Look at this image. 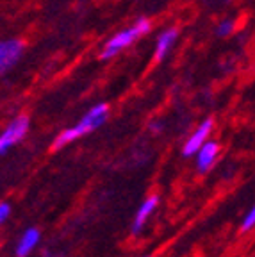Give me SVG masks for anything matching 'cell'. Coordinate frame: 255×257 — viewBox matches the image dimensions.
<instances>
[{"label":"cell","mask_w":255,"mask_h":257,"mask_svg":"<svg viewBox=\"0 0 255 257\" xmlns=\"http://www.w3.org/2000/svg\"><path fill=\"white\" fill-rule=\"evenodd\" d=\"M177 34H179L177 29H168V31H164L159 36L157 45H156V59L157 61H163L164 56L170 52V48L173 47V43H175V40H177Z\"/></svg>","instance_id":"9"},{"label":"cell","mask_w":255,"mask_h":257,"mask_svg":"<svg viewBox=\"0 0 255 257\" xmlns=\"http://www.w3.org/2000/svg\"><path fill=\"white\" fill-rule=\"evenodd\" d=\"M218 145L214 141H207L203 145L198 152V157H196V166H198L200 172H205L207 168H211L212 163L216 161V156H218Z\"/></svg>","instance_id":"8"},{"label":"cell","mask_w":255,"mask_h":257,"mask_svg":"<svg viewBox=\"0 0 255 257\" xmlns=\"http://www.w3.org/2000/svg\"><path fill=\"white\" fill-rule=\"evenodd\" d=\"M40 230L38 229H29L22 234L20 241H18V245H16V255L18 257H27L29 253L34 250V246L38 245V241H40Z\"/></svg>","instance_id":"7"},{"label":"cell","mask_w":255,"mask_h":257,"mask_svg":"<svg viewBox=\"0 0 255 257\" xmlns=\"http://www.w3.org/2000/svg\"><path fill=\"white\" fill-rule=\"evenodd\" d=\"M107 112H109L107 104H96L95 107L89 109L88 114H86L75 127L66 128V131H63V133L56 138V141H54V145H52V150L63 149L64 145L72 143V141H75L77 138H80V136H84V134H88V133H91V131H95V128H98L100 125L105 121V118H107Z\"/></svg>","instance_id":"1"},{"label":"cell","mask_w":255,"mask_h":257,"mask_svg":"<svg viewBox=\"0 0 255 257\" xmlns=\"http://www.w3.org/2000/svg\"><path fill=\"white\" fill-rule=\"evenodd\" d=\"M9 213H11V205H9L8 202H2V205H0V221H2V223L8 220Z\"/></svg>","instance_id":"12"},{"label":"cell","mask_w":255,"mask_h":257,"mask_svg":"<svg viewBox=\"0 0 255 257\" xmlns=\"http://www.w3.org/2000/svg\"><path fill=\"white\" fill-rule=\"evenodd\" d=\"M150 128H152V131H156V133H159V131H161V123H152Z\"/></svg>","instance_id":"13"},{"label":"cell","mask_w":255,"mask_h":257,"mask_svg":"<svg viewBox=\"0 0 255 257\" xmlns=\"http://www.w3.org/2000/svg\"><path fill=\"white\" fill-rule=\"evenodd\" d=\"M24 48H25V45H24V41H20V40L2 41V45H0V72L6 73L20 61Z\"/></svg>","instance_id":"4"},{"label":"cell","mask_w":255,"mask_h":257,"mask_svg":"<svg viewBox=\"0 0 255 257\" xmlns=\"http://www.w3.org/2000/svg\"><path fill=\"white\" fill-rule=\"evenodd\" d=\"M29 131V118L27 116H16L11 120V123L6 127V131L0 136V152L6 154L13 145L22 141Z\"/></svg>","instance_id":"3"},{"label":"cell","mask_w":255,"mask_h":257,"mask_svg":"<svg viewBox=\"0 0 255 257\" xmlns=\"http://www.w3.org/2000/svg\"><path fill=\"white\" fill-rule=\"evenodd\" d=\"M157 204H159V197H156V195H154V197H148L147 200L140 205V209H138V214H136V218H134V223H132V232H134V234L141 232V229H143L145 223H147L148 216L154 213V209L157 207Z\"/></svg>","instance_id":"6"},{"label":"cell","mask_w":255,"mask_h":257,"mask_svg":"<svg viewBox=\"0 0 255 257\" xmlns=\"http://www.w3.org/2000/svg\"><path fill=\"white\" fill-rule=\"evenodd\" d=\"M251 227H255V204H253V207L250 209V213H248L243 220V230H250Z\"/></svg>","instance_id":"11"},{"label":"cell","mask_w":255,"mask_h":257,"mask_svg":"<svg viewBox=\"0 0 255 257\" xmlns=\"http://www.w3.org/2000/svg\"><path fill=\"white\" fill-rule=\"evenodd\" d=\"M234 31V22L232 20H227V22H221V24H219V27H218V36H228V34H230V32Z\"/></svg>","instance_id":"10"},{"label":"cell","mask_w":255,"mask_h":257,"mask_svg":"<svg viewBox=\"0 0 255 257\" xmlns=\"http://www.w3.org/2000/svg\"><path fill=\"white\" fill-rule=\"evenodd\" d=\"M150 31V22L147 20V18H141V20L136 22L134 27L131 29H125V31L118 32L116 36H112L111 40L105 43L104 50H102V59H109V57L116 56V54L120 52V50H123L125 47H129V45H132L136 41V38L143 36V34H147V32Z\"/></svg>","instance_id":"2"},{"label":"cell","mask_w":255,"mask_h":257,"mask_svg":"<svg viewBox=\"0 0 255 257\" xmlns=\"http://www.w3.org/2000/svg\"><path fill=\"white\" fill-rule=\"evenodd\" d=\"M211 131H212V118L202 121L200 127H196V131L189 136V140L186 141V145H184V149H182L184 156L189 157V156H193V154L200 152V149L207 143L205 140H207V136L211 134Z\"/></svg>","instance_id":"5"}]
</instances>
